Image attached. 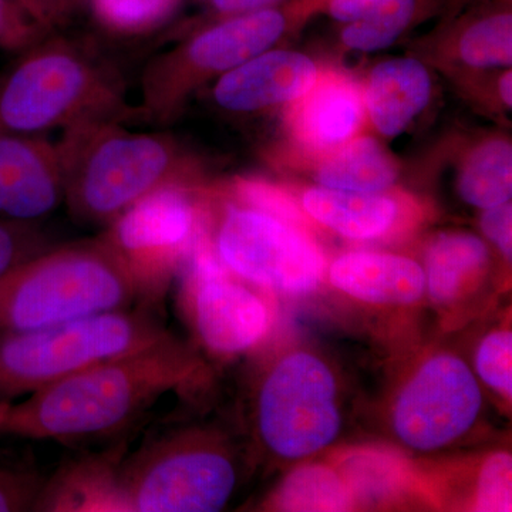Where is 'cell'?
<instances>
[{
	"label": "cell",
	"instance_id": "cell-14",
	"mask_svg": "<svg viewBox=\"0 0 512 512\" xmlns=\"http://www.w3.org/2000/svg\"><path fill=\"white\" fill-rule=\"evenodd\" d=\"M318 80V69L301 53H261L222 74L215 84V103L229 113H255L301 99Z\"/></svg>",
	"mask_w": 512,
	"mask_h": 512
},
{
	"label": "cell",
	"instance_id": "cell-11",
	"mask_svg": "<svg viewBox=\"0 0 512 512\" xmlns=\"http://www.w3.org/2000/svg\"><path fill=\"white\" fill-rule=\"evenodd\" d=\"M483 392L470 366L451 353L427 359L400 390L392 410L397 440L420 453L441 450L473 429Z\"/></svg>",
	"mask_w": 512,
	"mask_h": 512
},
{
	"label": "cell",
	"instance_id": "cell-12",
	"mask_svg": "<svg viewBox=\"0 0 512 512\" xmlns=\"http://www.w3.org/2000/svg\"><path fill=\"white\" fill-rule=\"evenodd\" d=\"M181 274L185 311L195 335L210 352L239 355L265 338L271 323L268 306L229 278L205 229Z\"/></svg>",
	"mask_w": 512,
	"mask_h": 512
},
{
	"label": "cell",
	"instance_id": "cell-10",
	"mask_svg": "<svg viewBox=\"0 0 512 512\" xmlns=\"http://www.w3.org/2000/svg\"><path fill=\"white\" fill-rule=\"evenodd\" d=\"M211 244L227 271L269 291L305 295L322 281L325 261L311 239L249 205L227 207Z\"/></svg>",
	"mask_w": 512,
	"mask_h": 512
},
{
	"label": "cell",
	"instance_id": "cell-19",
	"mask_svg": "<svg viewBox=\"0 0 512 512\" xmlns=\"http://www.w3.org/2000/svg\"><path fill=\"white\" fill-rule=\"evenodd\" d=\"M488 249L476 235L443 234L431 242L426 255V286L431 301L450 306L473 289L484 274Z\"/></svg>",
	"mask_w": 512,
	"mask_h": 512
},
{
	"label": "cell",
	"instance_id": "cell-8",
	"mask_svg": "<svg viewBox=\"0 0 512 512\" xmlns=\"http://www.w3.org/2000/svg\"><path fill=\"white\" fill-rule=\"evenodd\" d=\"M285 28V16L279 10L259 9L229 16L183 45L158 53L141 73V120L164 127L175 119L201 79L222 76L266 52Z\"/></svg>",
	"mask_w": 512,
	"mask_h": 512
},
{
	"label": "cell",
	"instance_id": "cell-2",
	"mask_svg": "<svg viewBox=\"0 0 512 512\" xmlns=\"http://www.w3.org/2000/svg\"><path fill=\"white\" fill-rule=\"evenodd\" d=\"M90 120H140L119 64L93 36L47 33L0 74V130L45 136Z\"/></svg>",
	"mask_w": 512,
	"mask_h": 512
},
{
	"label": "cell",
	"instance_id": "cell-22",
	"mask_svg": "<svg viewBox=\"0 0 512 512\" xmlns=\"http://www.w3.org/2000/svg\"><path fill=\"white\" fill-rule=\"evenodd\" d=\"M458 192L473 207H497L511 200L512 148L504 140H491L471 153L458 180Z\"/></svg>",
	"mask_w": 512,
	"mask_h": 512
},
{
	"label": "cell",
	"instance_id": "cell-37",
	"mask_svg": "<svg viewBox=\"0 0 512 512\" xmlns=\"http://www.w3.org/2000/svg\"><path fill=\"white\" fill-rule=\"evenodd\" d=\"M10 403H2L0 402V423H2L3 417H5L6 412H8Z\"/></svg>",
	"mask_w": 512,
	"mask_h": 512
},
{
	"label": "cell",
	"instance_id": "cell-20",
	"mask_svg": "<svg viewBox=\"0 0 512 512\" xmlns=\"http://www.w3.org/2000/svg\"><path fill=\"white\" fill-rule=\"evenodd\" d=\"M392 157L373 138H359L342 148L320 167L323 187L355 192H380L396 181Z\"/></svg>",
	"mask_w": 512,
	"mask_h": 512
},
{
	"label": "cell",
	"instance_id": "cell-18",
	"mask_svg": "<svg viewBox=\"0 0 512 512\" xmlns=\"http://www.w3.org/2000/svg\"><path fill=\"white\" fill-rule=\"evenodd\" d=\"M309 215L350 239H372L386 234L397 217L396 202L377 192L313 188L303 197Z\"/></svg>",
	"mask_w": 512,
	"mask_h": 512
},
{
	"label": "cell",
	"instance_id": "cell-35",
	"mask_svg": "<svg viewBox=\"0 0 512 512\" xmlns=\"http://www.w3.org/2000/svg\"><path fill=\"white\" fill-rule=\"evenodd\" d=\"M274 2L276 0H211V6L215 12L228 15L229 18V16L265 9Z\"/></svg>",
	"mask_w": 512,
	"mask_h": 512
},
{
	"label": "cell",
	"instance_id": "cell-23",
	"mask_svg": "<svg viewBox=\"0 0 512 512\" xmlns=\"http://www.w3.org/2000/svg\"><path fill=\"white\" fill-rule=\"evenodd\" d=\"M181 0H87L94 25L114 37H141L163 28Z\"/></svg>",
	"mask_w": 512,
	"mask_h": 512
},
{
	"label": "cell",
	"instance_id": "cell-25",
	"mask_svg": "<svg viewBox=\"0 0 512 512\" xmlns=\"http://www.w3.org/2000/svg\"><path fill=\"white\" fill-rule=\"evenodd\" d=\"M460 55L474 67L510 66L512 62V16L493 15L474 23L460 42Z\"/></svg>",
	"mask_w": 512,
	"mask_h": 512
},
{
	"label": "cell",
	"instance_id": "cell-16",
	"mask_svg": "<svg viewBox=\"0 0 512 512\" xmlns=\"http://www.w3.org/2000/svg\"><path fill=\"white\" fill-rule=\"evenodd\" d=\"M292 110L293 136L315 151L346 143L362 121V96L355 83L340 74H326Z\"/></svg>",
	"mask_w": 512,
	"mask_h": 512
},
{
	"label": "cell",
	"instance_id": "cell-6",
	"mask_svg": "<svg viewBox=\"0 0 512 512\" xmlns=\"http://www.w3.org/2000/svg\"><path fill=\"white\" fill-rule=\"evenodd\" d=\"M154 303L0 335V402L12 403L86 367L170 335Z\"/></svg>",
	"mask_w": 512,
	"mask_h": 512
},
{
	"label": "cell",
	"instance_id": "cell-28",
	"mask_svg": "<svg viewBox=\"0 0 512 512\" xmlns=\"http://www.w3.org/2000/svg\"><path fill=\"white\" fill-rule=\"evenodd\" d=\"M476 372L481 382L495 392L512 396V335L510 330L498 329L488 333L476 353Z\"/></svg>",
	"mask_w": 512,
	"mask_h": 512
},
{
	"label": "cell",
	"instance_id": "cell-24",
	"mask_svg": "<svg viewBox=\"0 0 512 512\" xmlns=\"http://www.w3.org/2000/svg\"><path fill=\"white\" fill-rule=\"evenodd\" d=\"M416 12V0H384L362 19L350 22L342 39L350 49L376 52L392 45Z\"/></svg>",
	"mask_w": 512,
	"mask_h": 512
},
{
	"label": "cell",
	"instance_id": "cell-17",
	"mask_svg": "<svg viewBox=\"0 0 512 512\" xmlns=\"http://www.w3.org/2000/svg\"><path fill=\"white\" fill-rule=\"evenodd\" d=\"M426 67L414 59L380 63L370 74L366 104L380 133L396 137L406 130L430 99Z\"/></svg>",
	"mask_w": 512,
	"mask_h": 512
},
{
	"label": "cell",
	"instance_id": "cell-13",
	"mask_svg": "<svg viewBox=\"0 0 512 512\" xmlns=\"http://www.w3.org/2000/svg\"><path fill=\"white\" fill-rule=\"evenodd\" d=\"M63 204L56 144L45 136L0 130V220L39 224Z\"/></svg>",
	"mask_w": 512,
	"mask_h": 512
},
{
	"label": "cell",
	"instance_id": "cell-21",
	"mask_svg": "<svg viewBox=\"0 0 512 512\" xmlns=\"http://www.w3.org/2000/svg\"><path fill=\"white\" fill-rule=\"evenodd\" d=\"M355 504L340 473L322 464L293 470L272 498L279 511H349Z\"/></svg>",
	"mask_w": 512,
	"mask_h": 512
},
{
	"label": "cell",
	"instance_id": "cell-5",
	"mask_svg": "<svg viewBox=\"0 0 512 512\" xmlns=\"http://www.w3.org/2000/svg\"><path fill=\"white\" fill-rule=\"evenodd\" d=\"M103 510L215 512L237 490V457L227 437L200 426L163 427L106 471Z\"/></svg>",
	"mask_w": 512,
	"mask_h": 512
},
{
	"label": "cell",
	"instance_id": "cell-36",
	"mask_svg": "<svg viewBox=\"0 0 512 512\" xmlns=\"http://www.w3.org/2000/svg\"><path fill=\"white\" fill-rule=\"evenodd\" d=\"M512 74L508 72L504 74L503 79L500 82V93L501 97H503L504 103L507 104L508 107L512 106Z\"/></svg>",
	"mask_w": 512,
	"mask_h": 512
},
{
	"label": "cell",
	"instance_id": "cell-3",
	"mask_svg": "<svg viewBox=\"0 0 512 512\" xmlns=\"http://www.w3.org/2000/svg\"><path fill=\"white\" fill-rule=\"evenodd\" d=\"M64 205L82 224L107 227L151 192L190 184L191 164L165 131H134L119 120H90L64 128L56 144Z\"/></svg>",
	"mask_w": 512,
	"mask_h": 512
},
{
	"label": "cell",
	"instance_id": "cell-1",
	"mask_svg": "<svg viewBox=\"0 0 512 512\" xmlns=\"http://www.w3.org/2000/svg\"><path fill=\"white\" fill-rule=\"evenodd\" d=\"M200 373V359L170 333L29 394L25 402L10 403L0 434L62 444L110 439Z\"/></svg>",
	"mask_w": 512,
	"mask_h": 512
},
{
	"label": "cell",
	"instance_id": "cell-7",
	"mask_svg": "<svg viewBox=\"0 0 512 512\" xmlns=\"http://www.w3.org/2000/svg\"><path fill=\"white\" fill-rule=\"evenodd\" d=\"M252 426L261 447L281 460H302L335 443L342 414L330 367L302 350L279 359L256 387Z\"/></svg>",
	"mask_w": 512,
	"mask_h": 512
},
{
	"label": "cell",
	"instance_id": "cell-29",
	"mask_svg": "<svg viewBox=\"0 0 512 512\" xmlns=\"http://www.w3.org/2000/svg\"><path fill=\"white\" fill-rule=\"evenodd\" d=\"M47 485L35 470L0 466V512L39 510Z\"/></svg>",
	"mask_w": 512,
	"mask_h": 512
},
{
	"label": "cell",
	"instance_id": "cell-26",
	"mask_svg": "<svg viewBox=\"0 0 512 512\" xmlns=\"http://www.w3.org/2000/svg\"><path fill=\"white\" fill-rule=\"evenodd\" d=\"M53 245L39 224L0 220V281Z\"/></svg>",
	"mask_w": 512,
	"mask_h": 512
},
{
	"label": "cell",
	"instance_id": "cell-30",
	"mask_svg": "<svg viewBox=\"0 0 512 512\" xmlns=\"http://www.w3.org/2000/svg\"><path fill=\"white\" fill-rule=\"evenodd\" d=\"M235 194L245 205L265 212L276 220L288 222L293 227L305 224V217L295 201L275 185L261 180L241 178L235 183Z\"/></svg>",
	"mask_w": 512,
	"mask_h": 512
},
{
	"label": "cell",
	"instance_id": "cell-32",
	"mask_svg": "<svg viewBox=\"0 0 512 512\" xmlns=\"http://www.w3.org/2000/svg\"><path fill=\"white\" fill-rule=\"evenodd\" d=\"M40 28L46 32L69 29L76 16L86 9L87 0H18Z\"/></svg>",
	"mask_w": 512,
	"mask_h": 512
},
{
	"label": "cell",
	"instance_id": "cell-27",
	"mask_svg": "<svg viewBox=\"0 0 512 512\" xmlns=\"http://www.w3.org/2000/svg\"><path fill=\"white\" fill-rule=\"evenodd\" d=\"M474 511L505 512L512 510V458L510 453L488 456L478 470Z\"/></svg>",
	"mask_w": 512,
	"mask_h": 512
},
{
	"label": "cell",
	"instance_id": "cell-15",
	"mask_svg": "<svg viewBox=\"0 0 512 512\" xmlns=\"http://www.w3.org/2000/svg\"><path fill=\"white\" fill-rule=\"evenodd\" d=\"M335 288L357 301L375 305H410L426 291L423 268L404 256L350 252L329 269Z\"/></svg>",
	"mask_w": 512,
	"mask_h": 512
},
{
	"label": "cell",
	"instance_id": "cell-34",
	"mask_svg": "<svg viewBox=\"0 0 512 512\" xmlns=\"http://www.w3.org/2000/svg\"><path fill=\"white\" fill-rule=\"evenodd\" d=\"M384 0H332L330 15L339 22H355L379 6Z\"/></svg>",
	"mask_w": 512,
	"mask_h": 512
},
{
	"label": "cell",
	"instance_id": "cell-33",
	"mask_svg": "<svg viewBox=\"0 0 512 512\" xmlns=\"http://www.w3.org/2000/svg\"><path fill=\"white\" fill-rule=\"evenodd\" d=\"M512 207L510 201L497 207L488 208L481 218V228L485 237L497 245L508 262L512 256Z\"/></svg>",
	"mask_w": 512,
	"mask_h": 512
},
{
	"label": "cell",
	"instance_id": "cell-4",
	"mask_svg": "<svg viewBox=\"0 0 512 512\" xmlns=\"http://www.w3.org/2000/svg\"><path fill=\"white\" fill-rule=\"evenodd\" d=\"M154 303L99 238L53 245L0 281V335Z\"/></svg>",
	"mask_w": 512,
	"mask_h": 512
},
{
	"label": "cell",
	"instance_id": "cell-9",
	"mask_svg": "<svg viewBox=\"0 0 512 512\" xmlns=\"http://www.w3.org/2000/svg\"><path fill=\"white\" fill-rule=\"evenodd\" d=\"M104 228L97 238L160 303L205 225L190 184H173L141 198Z\"/></svg>",
	"mask_w": 512,
	"mask_h": 512
},
{
	"label": "cell",
	"instance_id": "cell-31",
	"mask_svg": "<svg viewBox=\"0 0 512 512\" xmlns=\"http://www.w3.org/2000/svg\"><path fill=\"white\" fill-rule=\"evenodd\" d=\"M47 33L30 18L18 0H0V50L16 55Z\"/></svg>",
	"mask_w": 512,
	"mask_h": 512
}]
</instances>
